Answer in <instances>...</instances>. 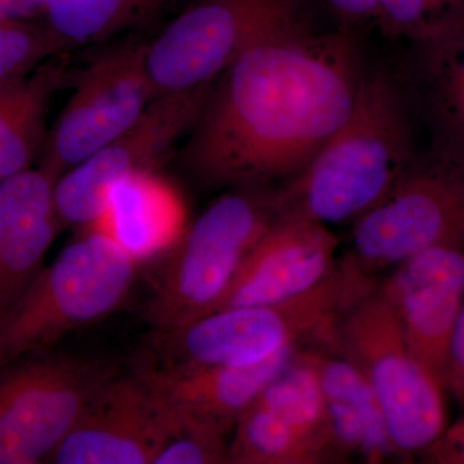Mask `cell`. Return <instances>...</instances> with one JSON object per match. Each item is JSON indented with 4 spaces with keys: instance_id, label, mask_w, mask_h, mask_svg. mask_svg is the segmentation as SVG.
<instances>
[{
    "instance_id": "cell-17",
    "label": "cell",
    "mask_w": 464,
    "mask_h": 464,
    "mask_svg": "<svg viewBox=\"0 0 464 464\" xmlns=\"http://www.w3.org/2000/svg\"><path fill=\"white\" fill-rule=\"evenodd\" d=\"M186 227L182 198L155 170L136 172L116 183L105 209L88 226L139 262L172 248Z\"/></svg>"
},
{
    "instance_id": "cell-9",
    "label": "cell",
    "mask_w": 464,
    "mask_h": 464,
    "mask_svg": "<svg viewBox=\"0 0 464 464\" xmlns=\"http://www.w3.org/2000/svg\"><path fill=\"white\" fill-rule=\"evenodd\" d=\"M115 374L103 360L50 351L0 364V464L48 462Z\"/></svg>"
},
{
    "instance_id": "cell-4",
    "label": "cell",
    "mask_w": 464,
    "mask_h": 464,
    "mask_svg": "<svg viewBox=\"0 0 464 464\" xmlns=\"http://www.w3.org/2000/svg\"><path fill=\"white\" fill-rule=\"evenodd\" d=\"M280 216L277 188H228L213 201L169 249L146 308L154 331H173L212 314Z\"/></svg>"
},
{
    "instance_id": "cell-28",
    "label": "cell",
    "mask_w": 464,
    "mask_h": 464,
    "mask_svg": "<svg viewBox=\"0 0 464 464\" xmlns=\"http://www.w3.org/2000/svg\"><path fill=\"white\" fill-rule=\"evenodd\" d=\"M447 391L464 409V302L449 347Z\"/></svg>"
},
{
    "instance_id": "cell-3",
    "label": "cell",
    "mask_w": 464,
    "mask_h": 464,
    "mask_svg": "<svg viewBox=\"0 0 464 464\" xmlns=\"http://www.w3.org/2000/svg\"><path fill=\"white\" fill-rule=\"evenodd\" d=\"M373 276L350 256L315 288L280 304L216 311L182 328L155 332L161 362L248 366L285 348L319 343Z\"/></svg>"
},
{
    "instance_id": "cell-8",
    "label": "cell",
    "mask_w": 464,
    "mask_h": 464,
    "mask_svg": "<svg viewBox=\"0 0 464 464\" xmlns=\"http://www.w3.org/2000/svg\"><path fill=\"white\" fill-rule=\"evenodd\" d=\"M442 246L464 249V167L429 150L353 222L348 256L373 276Z\"/></svg>"
},
{
    "instance_id": "cell-14",
    "label": "cell",
    "mask_w": 464,
    "mask_h": 464,
    "mask_svg": "<svg viewBox=\"0 0 464 464\" xmlns=\"http://www.w3.org/2000/svg\"><path fill=\"white\" fill-rule=\"evenodd\" d=\"M304 346L285 348L248 366L158 362L134 375L181 426H199L228 436L262 391L285 371Z\"/></svg>"
},
{
    "instance_id": "cell-30",
    "label": "cell",
    "mask_w": 464,
    "mask_h": 464,
    "mask_svg": "<svg viewBox=\"0 0 464 464\" xmlns=\"http://www.w3.org/2000/svg\"><path fill=\"white\" fill-rule=\"evenodd\" d=\"M338 16L348 21L375 20L378 14V0H325Z\"/></svg>"
},
{
    "instance_id": "cell-12",
    "label": "cell",
    "mask_w": 464,
    "mask_h": 464,
    "mask_svg": "<svg viewBox=\"0 0 464 464\" xmlns=\"http://www.w3.org/2000/svg\"><path fill=\"white\" fill-rule=\"evenodd\" d=\"M181 423L134 375L110 378L48 459L56 464H154Z\"/></svg>"
},
{
    "instance_id": "cell-27",
    "label": "cell",
    "mask_w": 464,
    "mask_h": 464,
    "mask_svg": "<svg viewBox=\"0 0 464 464\" xmlns=\"http://www.w3.org/2000/svg\"><path fill=\"white\" fill-rule=\"evenodd\" d=\"M423 462L464 464V418L444 431L422 451Z\"/></svg>"
},
{
    "instance_id": "cell-19",
    "label": "cell",
    "mask_w": 464,
    "mask_h": 464,
    "mask_svg": "<svg viewBox=\"0 0 464 464\" xmlns=\"http://www.w3.org/2000/svg\"><path fill=\"white\" fill-rule=\"evenodd\" d=\"M413 47V85L402 83L429 130V150L464 167V27Z\"/></svg>"
},
{
    "instance_id": "cell-21",
    "label": "cell",
    "mask_w": 464,
    "mask_h": 464,
    "mask_svg": "<svg viewBox=\"0 0 464 464\" xmlns=\"http://www.w3.org/2000/svg\"><path fill=\"white\" fill-rule=\"evenodd\" d=\"M174 0H47L44 24L65 51L92 47L154 24Z\"/></svg>"
},
{
    "instance_id": "cell-20",
    "label": "cell",
    "mask_w": 464,
    "mask_h": 464,
    "mask_svg": "<svg viewBox=\"0 0 464 464\" xmlns=\"http://www.w3.org/2000/svg\"><path fill=\"white\" fill-rule=\"evenodd\" d=\"M61 56L45 61L23 81L0 88V182L32 169L42 157L52 96L65 76Z\"/></svg>"
},
{
    "instance_id": "cell-22",
    "label": "cell",
    "mask_w": 464,
    "mask_h": 464,
    "mask_svg": "<svg viewBox=\"0 0 464 464\" xmlns=\"http://www.w3.org/2000/svg\"><path fill=\"white\" fill-rule=\"evenodd\" d=\"M234 431L228 444L230 464L334 463L325 449L258 398L241 415Z\"/></svg>"
},
{
    "instance_id": "cell-26",
    "label": "cell",
    "mask_w": 464,
    "mask_h": 464,
    "mask_svg": "<svg viewBox=\"0 0 464 464\" xmlns=\"http://www.w3.org/2000/svg\"><path fill=\"white\" fill-rule=\"evenodd\" d=\"M431 39L427 44L445 41L464 27V0H426Z\"/></svg>"
},
{
    "instance_id": "cell-11",
    "label": "cell",
    "mask_w": 464,
    "mask_h": 464,
    "mask_svg": "<svg viewBox=\"0 0 464 464\" xmlns=\"http://www.w3.org/2000/svg\"><path fill=\"white\" fill-rule=\"evenodd\" d=\"M210 92L157 97L130 130L63 173L53 188L61 224L88 227L105 209L116 183L136 172L155 170L191 130Z\"/></svg>"
},
{
    "instance_id": "cell-16",
    "label": "cell",
    "mask_w": 464,
    "mask_h": 464,
    "mask_svg": "<svg viewBox=\"0 0 464 464\" xmlns=\"http://www.w3.org/2000/svg\"><path fill=\"white\" fill-rule=\"evenodd\" d=\"M54 183L41 168L0 182V319L44 268L45 255L63 227Z\"/></svg>"
},
{
    "instance_id": "cell-7",
    "label": "cell",
    "mask_w": 464,
    "mask_h": 464,
    "mask_svg": "<svg viewBox=\"0 0 464 464\" xmlns=\"http://www.w3.org/2000/svg\"><path fill=\"white\" fill-rule=\"evenodd\" d=\"M313 30L306 0H195L148 42L146 67L157 97L212 91L244 52Z\"/></svg>"
},
{
    "instance_id": "cell-10",
    "label": "cell",
    "mask_w": 464,
    "mask_h": 464,
    "mask_svg": "<svg viewBox=\"0 0 464 464\" xmlns=\"http://www.w3.org/2000/svg\"><path fill=\"white\" fill-rule=\"evenodd\" d=\"M146 41L125 39L79 76L39 163L54 181L130 130L157 99L146 67Z\"/></svg>"
},
{
    "instance_id": "cell-15",
    "label": "cell",
    "mask_w": 464,
    "mask_h": 464,
    "mask_svg": "<svg viewBox=\"0 0 464 464\" xmlns=\"http://www.w3.org/2000/svg\"><path fill=\"white\" fill-rule=\"evenodd\" d=\"M337 248L338 237L328 226L280 216L249 253L213 313L280 304L304 295L332 273Z\"/></svg>"
},
{
    "instance_id": "cell-1",
    "label": "cell",
    "mask_w": 464,
    "mask_h": 464,
    "mask_svg": "<svg viewBox=\"0 0 464 464\" xmlns=\"http://www.w3.org/2000/svg\"><path fill=\"white\" fill-rule=\"evenodd\" d=\"M364 72L350 33L313 30L250 48L208 96L183 167L208 188L285 185L344 123Z\"/></svg>"
},
{
    "instance_id": "cell-24",
    "label": "cell",
    "mask_w": 464,
    "mask_h": 464,
    "mask_svg": "<svg viewBox=\"0 0 464 464\" xmlns=\"http://www.w3.org/2000/svg\"><path fill=\"white\" fill-rule=\"evenodd\" d=\"M227 436L198 426L181 432L159 453L154 464H230Z\"/></svg>"
},
{
    "instance_id": "cell-23",
    "label": "cell",
    "mask_w": 464,
    "mask_h": 464,
    "mask_svg": "<svg viewBox=\"0 0 464 464\" xmlns=\"http://www.w3.org/2000/svg\"><path fill=\"white\" fill-rule=\"evenodd\" d=\"M65 52L44 23L0 20V88L23 81L45 61Z\"/></svg>"
},
{
    "instance_id": "cell-2",
    "label": "cell",
    "mask_w": 464,
    "mask_h": 464,
    "mask_svg": "<svg viewBox=\"0 0 464 464\" xmlns=\"http://www.w3.org/2000/svg\"><path fill=\"white\" fill-rule=\"evenodd\" d=\"M413 114L401 79L384 66L365 70L344 123L304 172L277 188L282 216L353 224L417 158Z\"/></svg>"
},
{
    "instance_id": "cell-6",
    "label": "cell",
    "mask_w": 464,
    "mask_h": 464,
    "mask_svg": "<svg viewBox=\"0 0 464 464\" xmlns=\"http://www.w3.org/2000/svg\"><path fill=\"white\" fill-rule=\"evenodd\" d=\"M315 346L338 353L362 372L400 458L422 453L444 431L445 391L411 355L377 283L338 316Z\"/></svg>"
},
{
    "instance_id": "cell-18",
    "label": "cell",
    "mask_w": 464,
    "mask_h": 464,
    "mask_svg": "<svg viewBox=\"0 0 464 464\" xmlns=\"http://www.w3.org/2000/svg\"><path fill=\"white\" fill-rule=\"evenodd\" d=\"M304 351L322 387L333 436L344 460L359 456L368 463H381L399 457L380 402L362 372L328 348L311 344Z\"/></svg>"
},
{
    "instance_id": "cell-29",
    "label": "cell",
    "mask_w": 464,
    "mask_h": 464,
    "mask_svg": "<svg viewBox=\"0 0 464 464\" xmlns=\"http://www.w3.org/2000/svg\"><path fill=\"white\" fill-rule=\"evenodd\" d=\"M47 0H0V20L11 23L44 21Z\"/></svg>"
},
{
    "instance_id": "cell-13",
    "label": "cell",
    "mask_w": 464,
    "mask_h": 464,
    "mask_svg": "<svg viewBox=\"0 0 464 464\" xmlns=\"http://www.w3.org/2000/svg\"><path fill=\"white\" fill-rule=\"evenodd\" d=\"M378 285L411 355L447 392L449 347L464 302V249L423 250Z\"/></svg>"
},
{
    "instance_id": "cell-25",
    "label": "cell",
    "mask_w": 464,
    "mask_h": 464,
    "mask_svg": "<svg viewBox=\"0 0 464 464\" xmlns=\"http://www.w3.org/2000/svg\"><path fill=\"white\" fill-rule=\"evenodd\" d=\"M375 21L390 38H405L413 45L427 44L431 39L426 0H378Z\"/></svg>"
},
{
    "instance_id": "cell-5",
    "label": "cell",
    "mask_w": 464,
    "mask_h": 464,
    "mask_svg": "<svg viewBox=\"0 0 464 464\" xmlns=\"http://www.w3.org/2000/svg\"><path fill=\"white\" fill-rule=\"evenodd\" d=\"M139 264L105 235L82 228L0 319V364L47 353L69 333L114 313Z\"/></svg>"
}]
</instances>
